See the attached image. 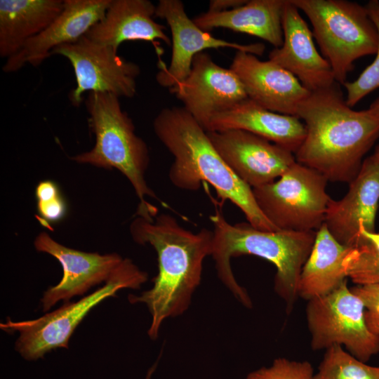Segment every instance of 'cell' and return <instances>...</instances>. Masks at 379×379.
Segmentation results:
<instances>
[{"label": "cell", "mask_w": 379, "mask_h": 379, "mask_svg": "<svg viewBox=\"0 0 379 379\" xmlns=\"http://www.w3.org/2000/svg\"><path fill=\"white\" fill-rule=\"evenodd\" d=\"M52 55L66 58L71 63L77 81L69 99L79 107L86 92L106 93L133 98L140 69L138 64L119 56L113 47L97 43L84 35L77 41L62 45Z\"/></svg>", "instance_id": "obj_10"}, {"label": "cell", "mask_w": 379, "mask_h": 379, "mask_svg": "<svg viewBox=\"0 0 379 379\" xmlns=\"http://www.w3.org/2000/svg\"><path fill=\"white\" fill-rule=\"evenodd\" d=\"M350 289L364 303L367 327L379 336V284L356 285Z\"/></svg>", "instance_id": "obj_28"}, {"label": "cell", "mask_w": 379, "mask_h": 379, "mask_svg": "<svg viewBox=\"0 0 379 379\" xmlns=\"http://www.w3.org/2000/svg\"><path fill=\"white\" fill-rule=\"evenodd\" d=\"M38 252L51 255L62 267V277L55 286L49 287L41 299L44 312L58 302H68L74 296L84 295L93 286L106 282L123 260L116 253L100 254L67 247L42 232L34 239Z\"/></svg>", "instance_id": "obj_14"}, {"label": "cell", "mask_w": 379, "mask_h": 379, "mask_svg": "<svg viewBox=\"0 0 379 379\" xmlns=\"http://www.w3.org/2000/svg\"><path fill=\"white\" fill-rule=\"evenodd\" d=\"M314 373L309 361L279 357L270 366L251 371L246 379H312Z\"/></svg>", "instance_id": "obj_27"}, {"label": "cell", "mask_w": 379, "mask_h": 379, "mask_svg": "<svg viewBox=\"0 0 379 379\" xmlns=\"http://www.w3.org/2000/svg\"><path fill=\"white\" fill-rule=\"evenodd\" d=\"M361 238L347 248L343 267L356 285L379 284V232L360 230Z\"/></svg>", "instance_id": "obj_24"}, {"label": "cell", "mask_w": 379, "mask_h": 379, "mask_svg": "<svg viewBox=\"0 0 379 379\" xmlns=\"http://www.w3.org/2000/svg\"><path fill=\"white\" fill-rule=\"evenodd\" d=\"M361 300L347 280L330 293L307 300L306 319L313 350L343 345L349 353L366 363L379 353V336L370 331Z\"/></svg>", "instance_id": "obj_9"}, {"label": "cell", "mask_w": 379, "mask_h": 379, "mask_svg": "<svg viewBox=\"0 0 379 379\" xmlns=\"http://www.w3.org/2000/svg\"><path fill=\"white\" fill-rule=\"evenodd\" d=\"M85 106L89 115V126L95 137V145L89 151L71 159L79 164L120 171L128 180L138 198L137 216L153 221L158 208L147 201L146 198L157 197L145 180L149 164L146 142L135 134L133 121L122 109L117 96L90 92Z\"/></svg>", "instance_id": "obj_5"}, {"label": "cell", "mask_w": 379, "mask_h": 379, "mask_svg": "<svg viewBox=\"0 0 379 379\" xmlns=\"http://www.w3.org/2000/svg\"><path fill=\"white\" fill-rule=\"evenodd\" d=\"M285 0H251L222 12H206L194 22L203 30L227 28L258 37L274 48L283 44L281 16Z\"/></svg>", "instance_id": "obj_21"}, {"label": "cell", "mask_w": 379, "mask_h": 379, "mask_svg": "<svg viewBox=\"0 0 379 379\" xmlns=\"http://www.w3.org/2000/svg\"><path fill=\"white\" fill-rule=\"evenodd\" d=\"M327 182L296 161L279 180L252 190L260 209L278 230L317 232L332 199Z\"/></svg>", "instance_id": "obj_8"}, {"label": "cell", "mask_w": 379, "mask_h": 379, "mask_svg": "<svg viewBox=\"0 0 379 379\" xmlns=\"http://www.w3.org/2000/svg\"><path fill=\"white\" fill-rule=\"evenodd\" d=\"M340 85L311 92L299 105L295 116L306 133L294 155L328 181L350 183L379 138V117L369 109L350 107Z\"/></svg>", "instance_id": "obj_1"}, {"label": "cell", "mask_w": 379, "mask_h": 379, "mask_svg": "<svg viewBox=\"0 0 379 379\" xmlns=\"http://www.w3.org/2000/svg\"><path fill=\"white\" fill-rule=\"evenodd\" d=\"M169 91L206 131L215 116L248 98L237 74L218 65L205 52L194 56L190 74Z\"/></svg>", "instance_id": "obj_11"}, {"label": "cell", "mask_w": 379, "mask_h": 379, "mask_svg": "<svg viewBox=\"0 0 379 379\" xmlns=\"http://www.w3.org/2000/svg\"><path fill=\"white\" fill-rule=\"evenodd\" d=\"M155 16L166 20L172 36L169 65L161 62L156 75L157 83L165 88H171L184 80L190 72L194 56L204 50L230 48L255 55H261L265 51L262 44H240L213 36L187 16L180 0H160Z\"/></svg>", "instance_id": "obj_13"}, {"label": "cell", "mask_w": 379, "mask_h": 379, "mask_svg": "<svg viewBox=\"0 0 379 379\" xmlns=\"http://www.w3.org/2000/svg\"><path fill=\"white\" fill-rule=\"evenodd\" d=\"M147 278V273L130 258H124L104 286L93 293L34 319L13 321L8 318L0 324V328L8 333H18L15 350L26 360H37L57 348H68L73 332L94 307L116 296L121 289L140 288Z\"/></svg>", "instance_id": "obj_7"}, {"label": "cell", "mask_w": 379, "mask_h": 379, "mask_svg": "<svg viewBox=\"0 0 379 379\" xmlns=\"http://www.w3.org/2000/svg\"><path fill=\"white\" fill-rule=\"evenodd\" d=\"M159 359L155 361V363L149 368V370L147 371V373L146 374V376L145 378V379H151L152 378V376L153 375V373H154V371H156V368H157V364H158V362H159Z\"/></svg>", "instance_id": "obj_32"}, {"label": "cell", "mask_w": 379, "mask_h": 379, "mask_svg": "<svg viewBox=\"0 0 379 379\" xmlns=\"http://www.w3.org/2000/svg\"><path fill=\"white\" fill-rule=\"evenodd\" d=\"M281 24L283 44L270 52L269 60L291 73L310 92L336 82L329 63L315 46L312 32L291 0H285Z\"/></svg>", "instance_id": "obj_16"}, {"label": "cell", "mask_w": 379, "mask_h": 379, "mask_svg": "<svg viewBox=\"0 0 379 379\" xmlns=\"http://www.w3.org/2000/svg\"><path fill=\"white\" fill-rule=\"evenodd\" d=\"M112 0H65L61 13L37 36L29 39L14 55L8 58L3 71L17 72L25 65L37 67L56 48L72 44L83 36L104 16Z\"/></svg>", "instance_id": "obj_17"}, {"label": "cell", "mask_w": 379, "mask_h": 379, "mask_svg": "<svg viewBox=\"0 0 379 379\" xmlns=\"http://www.w3.org/2000/svg\"><path fill=\"white\" fill-rule=\"evenodd\" d=\"M230 69L242 82L248 98L274 112L295 116L311 93L285 69L250 53L237 51Z\"/></svg>", "instance_id": "obj_18"}, {"label": "cell", "mask_w": 379, "mask_h": 379, "mask_svg": "<svg viewBox=\"0 0 379 379\" xmlns=\"http://www.w3.org/2000/svg\"><path fill=\"white\" fill-rule=\"evenodd\" d=\"M206 132L220 157L251 188L275 181L296 162L293 152L251 132L241 129Z\"/></svg>", "instance_id": "obj_12"}, {"label": "cell", "mask_w": 379, "mask_h": 379, "mask_svg": "<svg viewBox=\"0 0 379 379\" xmlns=\"http://www.w3.org/2000/svg\"><path fill=\"white\" fill-rule=\"evenodd\" d=\"M36 219L51 230H53L52 225L62 220L67 212V205L61 193L36 200Z\"/></svg>", "instance_id": "obj_29"}, {"label": "cell", "mask_w": 379, "mask_h": 379, "mask_svg": "<svg viewBox=\"0 0 379 379\" xmlns=\"http://www.w3.org/2000/svg\"><path fill=\"white\" fill-rule=\"evenodd\" d=\"M211 220L214 226L211 255L218 278L234 297L246 307H252L248 292L234 277L230 260L243 255H255L275 266L274 289L285 302L289 313L298 297L300 273L313 247L316 232L264 231L248 222L233 225L219 211Z\"/></svg>", "instance_id": "obj_4"}, {"label": "cell", "mask_w": 379, "mask_h": 379, "mask_svg": "<svg viewBox=\"0 0 379 379\" xmlns=\"http://www.w3.org/2000/svg\"><path fill=\"white\" fill-rule=\"evenodd\" d=\"M371 157L375 160L376 161L379 162V145L376 146L374 152L373 153Z\"/></svg>", "instance_id": "obj_33"}, {"label": "cell", "mask_w": 379, "mask_h": 379, "mask_svg": "<svg viewBox=\"0 0 379 379\" xmlns=\"http://www.w3.org/2000/svg\"><path fill=\"white\" fill-rule=\"evenodd\" d=\"M312 26L321 54L343 85L358 59L376 53L377 29L366 6L346 0H291Z\"/></svg>", "instance_id": "obj_6"}, {"label": "cell", "mask_w": 379, "mask_h": 379, "mask_svg": "<svg viewBox=\"0 0 379 379\" xmlns=\"http://www.w3.org/2000/svg\"><path fill=\"white\" fill-rule=\"evenodd\" d=\"M312 379H379V366L368 365L333 345L326 350Z\"/></svg>", "instance_id": "obj_25"}, {"label": "cell", "mask_w": 379, "mask_h": 379, "mask_svg": "<svg viewBox=\"0 0 379 379\" xmlns=\"http://www.w3.org/2000/svg\"><path fill=\"white\" fill-rule=\"evenodd\" d=\"M246 0H211L208 4V12H222L239 7Z\"/></svg>", "instance_id": "obj_30"}, {"label": "cell", "mask_w": 379, "mask_h": 379, "mask_svg": "<svg viewBox=\"0 0 379 379\" xmlns=\"http://www.w3.org/2000/svg\"><path fill=\"white\" fill-rule=\"evenodd\" d=\"M244 130L295 154L305 137L303 122L296 116L274 112L249 98L232 109L215 116L206 131Z\"/></svg>", "instance_id": "obj_20"}, {"label": "cell", "mask_w": 379, "mask_h": 379, "mask_svg": "<svg viewBox=\"0 0 379 379\" xmlns=\"http://www.w3.org/2000/svg\"><path fill=\"white\" fill-rule=\"evenodd\" d=\"M368 109L379 117V98L371 103Z\"/></svg>", "instance_id": "obj_31"}, {"label": "cell", "mask_w": 379, "mask_h": 379, "mask_svg": "<svg viewBox=\"0 0 379 379\" xmlns=\"http://www.w3.org/2000/svg\"><path fill=\"white\" fill-rule=\"evenodd\" d=\"M65 0H1L0 56L16 54L45 30L63 9Z\"/></svg>", "instance_id": "obj_22"}, {"label": "cell", "mask_w": 379, "mask_h": 379, "mask_svg": "<svg viewBox=\"0 0 379 379\" xmlns=\"http://www.w3.org/2000/svg\"><path fill=\"white\" fill-rule=\"evenodd\" d=\"M129 230L135 242L152 246L157 254L158 273L152 279V287L128 297L131 304L147 306L151 315L147 334L156 340L165 319L178 317L189 308L201 281L204 260L211 255L213 232L203 228L194 233L165 213L153 221L137 216Z\"/></svg>", "instance_id": "obj_2"}, {"label": "cell", "mask_w": 379, "mask_h": 379, "mask_svg": "<svg viewBox=\"0 0 379 379\" xmlns=\"http://www.w3.org/2000/svg\"><path fill=\"white\" fill-rule=\"evenodd\" d=\"M347 251V247L336 241L324 223L316 232L313 247L302 267L298 297L309 300L326 295L347 280L343 267Z\"/></svg>", "instance_id": "obj_23"}, {"label": "cell", "mask_w": 379, "mask_h": 379, "mask_svg": "<svg viewBox=\"0 0 379 379\" xmlns=\"http://www.w3.org/2000/svg\"><path fill=\"white\" fill-rule=\"evenodd\" d=\"M347 194L331 200L324 225L343 246L350 248L360 241V230L374 232L379 205V162L366 158Z\"/></svg>", "instance_id": "obj_15"}, {"label": "cell", "mask_w": 379, "mask_h": 379, "mask_svg": "<svg viewBox=\"0 0 379 379\" xmlns=\"http://www.w3.org/2000/svg\"><path fill=\"white\" fill-rule=\"evenodd\" d=\"M368 15L378 34V45L374 60L364 69L357 79L345 81L343 86L347 93V105L353 107L365 96L379 88V1L371 0L366 5Z\"/></svg>", "instance_id": "obj_26"}, {"label": "cell", "mask_w": 379, "mask_h": 379, "mask_svg": "<svg viewBox=\"0 0 379 379\" xmlns=\"http://www.w3.org/2000/svg\"><path fill=\"white\" fill-rule=\"evenodd\" d=\"M154 133L174 157L169 179L176 187L198 190L211 185L222 200H229L248 223L264 231H278L260 209L252 188L230 168L211 143L206 131L184 107H166L153 121Z\"/></svg>", "instance_id": "obj_3"}, {"label": "cell", "mask_w": 379, "mask_h": 379, "mask_svg": "<svg viewBox=\"0 0 379 379\" xmlns=\"http://www.w3.org/2000/svg\"><path fill=\"white\" fill-rule=\"evenodd\" d=\"M156 6L148 0H112L102 18L86 33L91 40L118 50L126 41H162L171 45L165 27L154 20Z\"/></svg>", "instance_id": "obj_19"}]
</instances>
